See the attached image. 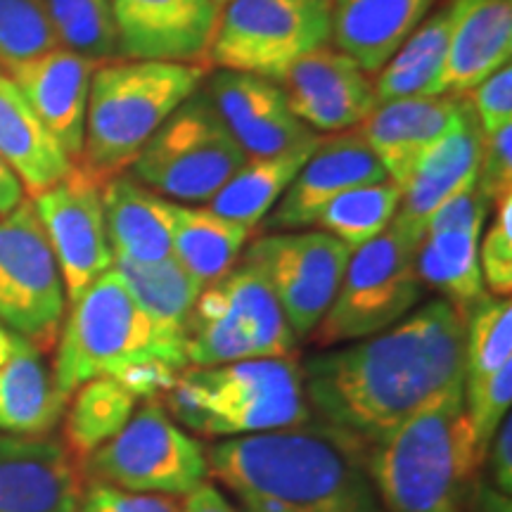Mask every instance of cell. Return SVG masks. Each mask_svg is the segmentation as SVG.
I'll return each instance as SVG.
<instances>
[{"mask_svg": "<svg viewBox=\"0 0 512 512\" xmlns=\"http://www.w3.org/2000/svg\"><path fill=\"white\" fill-rule=\"evenodd\" d=\"M313 418L377 444L422 408L465 392V311L422 304L392 328L302 363Z\"/></svg>", "mask_w": 512, "mask_h": 512, "instance_id": "cell-1", "label": "cell"}, {"mask_svg": "<svg viewBox=\"0 0 512 512\" xmlns=\"http://www.w3.org/2000/svg\"><path fill=\"white\" fill-rule=\"evenodd\" d=\"M209 475L242 508L266 512H382L370 446L311 418L302 425L221 439L207 451Z\"/></svg>", "mask_w": 512, "mask_h": 512, "instance_id": "cell-2", "label": "cell"}, {"mask_svg": "<svg viewBox=\"0 0 512 512\" xmlns=\"http://www.w3.org/2000/svg\"><path fill=\"white\" fill-rule=\"evenodd\" d=\"M185 368V337L152 318L110 268L72 302L57 337L53 380L67 401L95 377H112L138 399H162Z\"/></svg>", "mask_w": 512, "mask_h": 512, "instance_id": "cell-3", "label": "cell"}, {"mask_svg": "<svg viewBox=\"0 0 512 512\" xmlns=\"http://www.w3.org/2000/svg\"><path fill=\"white\" fill-rule=\"evenodd\" d=\"M482 467L465 392L422 408L370 446L382 512H470Z\"/></svg>", "mask_w": 512, "mask_h": 512, "instance_id": "cell-4", "label": "cell"}, {"mask_svg": "<svg viewBox=\"0 0 512 512\" xmlns=\"http://www.w3.org/2000/svg\"><path fill=\"white\" fill-rule=\"evenodd\" d=\"M164 408L188 432L211 439L283 430L311 418L302 366L292 356L185 368L164 392Z\"/></svg>", "mask_w": 512, "mask_h": 512, "instance_id": "cell-5", "label": "cell"}, {"mask_svg": "<svg viewBox=\"0 0 512 512\" xmlns=\"http://www.w3.org/2000/svg\"><path fill=\"white\" fill-rule=\"evenodd\" d=\"M204 74L207 67L195 62H100L88 91L79 162L105 181L121 174L157 128L197 93Z\"/></svg>", "mask_w": 512, "mask_h": 512, "instance_id": "cell-6", "label": "cell"}, {"mask_svg": "<svg viewBox=\"0 0 512 512\" xmlns=\"http://www.w3.org/2000/svg\"><path fill=\"white\" fill-rule=\"evenodd\" d=\"M297 335L259 268L242 259L219 283L202 287L185 328L188 366L292 356Z\"/></svg>", "mask_w": 512, "mask_h": 512, "instance_id": "cell-7", "label": "cell"}, {"mask_svg": "<svg viewBox=\"0 0 512 512\" xmlns=\"http://www.w3.org/2000/svg\"><path fill=\"white\" fill-rule=\"evenodd\" d=\"M420 240L394 223L351 252L339 290L330 309L309 332L311 344L332 349L392 328L406 318L422 299L415 252Z\"/></svg>", "mask_w": 512, "mask_h": 512, "instance_id": "cell-8", "label": "cell"}, {"mask_svg": "<svg viewBox=\"0 0 512 512\" xmlns=\"http://www.w3.org/2000/svg\"><path fill=\"white\" fill-rule=\"evenodd\" d=\"M209 95H190L133 159L131 176L174 202H209L247 162Z\"/></svg>", "mask_w": 512, "mask_h": 512, "instance_id": "cell-9", "label": "cell"}, {"mask_svg": "<svg viewBox=\"0 0 512 512\" xmlns=\"http://www.w3.org/2000/svg\"><path fill=\"white\" fill-rule=\"evenodd\" d=\"M83 477L140 494L188 496L209 479L207 451L157 399H145L110 441L83 460Z\"/></svg>", "mask_w": 512, "mask_h": 512, "instance_id": "cell-10", "label": "cell"}, {"mask_svg": "<svg viewBox=\"0 0 512 512\" xmlns=\"http://www.w3.org/2000/svg\"><path fill=\"white\" fill-rule=\"evenodd\" d=\"M332 0H230L219 10L207 60L278 81L294 60L330 43Z\"/></svg>", "mask_w": 512, "mask_h": 512, "instance_id": "cell-11", "label": "cell"}, {"mask_svg": "<svg viewBox=\"0 0 512 512\" xmlns=\"http://www.w3.org/2000/svg\"><path fill=\"white\" fill-rule=\"evenodd\" d=\"M67 292L34 204L0 216V328L46 354L57 344Z\"/></svg>", "mask_w": 512, "mask_h": 512, "instance_id": "cell-12", "label": "cell"}, {"mask_svg": "<svg viewBox=\"0 0 512 512\" xmlns=\"http://www.w3.org/2000/svg\"><path fill=\"white\" fill-rule=\"evenodd\" d=\"M349 256L323 230H287L252 242L245 261L264 273L294 335L309 337L335 299Z\"/></svg>", "mask_w": 512, "mask_h": 512, "instance_id": "cell-13", "label": "cell"}, {"mask_svg": "<svg viewBox=\"0 0 512 512\" xmlns=\"http://www.w3.org/2000/svg\"><path fill=\"white\" fill-rule=\"evenodd\" d=\"M102 185L105 178L93 174L81 162H72L60 181L31 195V204L60 268L69 304L114 264L102 207Z\"/></svg>", "mask_w": 512, "mask_h": 512, "instance_id": "cell-14", "label": "cell"}, {"mask_svg": "<svg viewBox=\"0 0 512 512\" xmlns=\"http://www.w3.org/2000/svg\"><path fill=\"white\" fill-rule=\"evenodd\" d=\"M275 83L311 131H349L377 105L373 76L330 43L294 60Z\"/></svg>", "mask_w": 512, "mask_h": 512, "instance_id": "cell-15", "label": "cell"}, {"mask_svg": "<svg viewBox=\"0 0 512 512\" xmlns=\"http://www.w3.org/2000/svg\"><path fill=\"white\" fill-rule=\"evenodd\" d=\"M382 181H387V174L356 128L323 136L290 188L271 209L266 230L287 233L316 226L323 209L342 192Z\"/></svg>", "mask_w": 512, "mask_h": 512, "instance_id": "cell-16", "label": "cell"}, {"mask_svg": "<svg viewBox=\"0 0 512 512\" xmlns=\"http://www.w3.org/2000/svg\"><path fill=\"white\" fill-rule=\"evenodd\" d=\"M112 19L117 55L126 60L202 64L219 5L214 0H112Z\"/></svg>", "mask_w": 512, "mask_h": 512, "instance_id": "cell-17", "label": "cell"}, {"mask_svg": "<svg viewBox=\"0 0 512 512\" xmlns=\"http://www.w3.org/2000/svg\"><path fill=\"white\" fill-rule=\"evenodd\" d=\"M98 64L62 46L24 60L0 62V69L27 98L31 110L72 162H79L83 152L88 91Z\"/></svg>", "mask_w": 512, "mask_h": 512, "instance_id": "cell-18", "label": "cell"}, {"mask_svg": "<svg viewBox=\"0 0 512 512\" xmlns=\"http://www.w3.org/2000/svg\"><path fill=\"white\" fill-rule=\"evenodd\" d=\"M204 93L247 157H273L318 138L292 112L283 88L264 76L219 69Z\"/></svg>", "mask_w": 512, "mask_h": 512, "instance_id": "cell-19", "label": "cell"}, {"mask_svg": "<svg viewBox=\"0 0 512 512\" xmlns=\"http://www.w3.org/2000/svg\"><path fill=\"white\" fill-rule=\"evenodd\" d=\"M482 140L484 131L467 98L456 124L430 150L422 152L411 176L401 185V204L392 221L394 226L422 240L434 211L477 183Z\"/></svg>", "mask_w": 512, "mask_h": 512, "instance_id": "cell-20", "label": "cell"}, {"mask_svg": "<svg viewBox=\"0 0 512 512\" xmlns=\"http://www.w3.org/2000/svg\"><path fill=\"white\" fill-rule=\"evenodd\" d=\"M83 475L53 439H0V512H76Z\"/></svg>", "mask_w": 512, "mask_h": 512, "instance_id": "cell-21", "label": "cell"}, {"mask_svg": "<svg viewBox=\"0 0 512 512\" xmlns=\"http://www.w3.org/2000/svg\"><path fill=\"white\" fill-rule=\"evenodd\" d=\"M465 100L467 95L439 93L380 102L356 131L373 150L389 181L401 188L422 152L456 124Z\"/></svg>", "mask_w": 512, "mask_h": 512, "instance_id": "cell-22", "label": "cell"}, {"mask_svg": "<svg viewBox=\"0 0 512 512\" xmlns=\"http://www.w3.org/2000/svg\"><path fill=\"white\" fill-rule=\"evenodd\" d=\"M67 408L55 389L53 370L29 339L0 328V430L15 437H41Z\"/></svg>", "mask_w": 512, "mask_h": 512, "instance_id": "cell-23", "label": "cell"}, {"mask_svg": "<svg viewBox=\"0 0 512 512\" xmlns=\"http://www.w3.org/2000/svg\"><path fill=\"white\" fill-rule=\"evenodd\" d=\"M437 0H332L330 46L373 76L418 29Z\"/></svg>", "mask_w": 512, "mask_h": 512, "instance_id": "cell-24", "label": "cell"}, {"mask_svg": "<svg viewBox=\"0 0 512 512\" xmlns=\"http://www.w3.org/2000/svg\"><path fill=\"white\" fill-rule=\"evenodd\" d=\"M512 57V0H458L441 93L467 95Z\"/></svg>", "mask_w": 512, "mask_h": 512, "instance_id": "cell-25", "label": "cell"}, {"mask_svg": "<svg viewBox=\"0 0 512 512\" xmlns=\"http://www.w3.org/2000/svg\"><path fill=\"white\" fill-rule=\"evenodd\" d=\"M102 207L114 254L133 261L174 256L176 202L121 171L102 185Z\"/></svg>", "mask_w": 512, "mask_h": 512, "instance_id": "cell-26", "label": "cell"}, {"mask_svg": "<svg viewBox=\"0 0 512 512\" xmlns=\"http://www.w3.org/2000/svg\"><path fill=\"white\" fill-rule=\"evenodd\" d=\"M0 159L29 195L50 188L67 174L72 159L8 76L0 74Z\"/></svg>", "mask_w": 512, "mask_h": 512, "instance_id": "cell-27", "label": "cell"}, {"mask_svg": "<svg viewBox=\"0 0 512 512\" xmlns=\"http://www.w3.org/2000/svg\"><path fill=\"white\" fill-rule=\"evenodd\" d=\"M456 15L458 0H448L430 19H422L418 29L396 50L392 60L377 72V105L399 98L441 93V74H444Z\"/></svg>", "mask_w": 512, "mask_h": 512, "instance_id": "cell-28", "label": "cell"}, {"mask_svg": "<svg viewBox=\"0 0 512 512\" xmlns=\"http://www.w3.org/2000/svg\"><path fill=\"white\" fill-rule=\"evenodd\" d=\"M252 228L209 207H181L174 216V259L202 287L219 283L238 264Z\"/></svg>", "mask_w": 512, "mask_h": 512, "instance_id": "cell-29", "label": "cell"}, {"mask_svg": "<svg viewBox=\"0 0 512 512\" xmlns=\"http://www.w3.org/2000/svg\"><path fill=\"white\" fill-rule=\"evenodd\" d=\"M320 138L323 136L273 157H249L233 178L211 197L209 209L254 230L285 195L294 176L318 147Z\"/></svg>", "mask_w": 512, "mask_h": 512, "instance_id": "cell-30", "label": "cell"}, {"mask_svg": "<svg viewBox=\"0 0 512 512\" xmlns=\"http://www.w3.org/2000/svg\"><path fill=\"white\" fill-rule=\"evenodd\" d=\"M479 240L475 230H427L415 252V271L422 287L467 311L486 292L479 268Z\"/></svg>", "mask_w": 512, "mask_h": 512, "instance_id": "cell-31", "label": "cell"}, {"mask_svg": "<svg viewBox=\"0 0 512 512\" xmlns=\"http://www.w3.org/2000/svg\"><path fill=\"white\" fill-rule=\"evenodd\" d=\"M67 403L64 448L81 465L126 425L136 411L138 396L112 377H95L83 382Z\"/></svg>", "mask_w": 512, "mask_h": 512, "instance_id": "cell-32", "label": "cell"}, {"mask_svg": "<svg viewBox=\"0 0 512 512\" xmlns=\"http://www.w3.org/2000/svg\"><path fill=\"white\" fill-rule=\"evenodd\" d=\"M114 271L121 275L136 302L185 337V328L200 297L202 285L197 283L174 256L162 261H133L114 254Z\"/></svg>", "mask_w": 512, "mask_h": 512, "instance_id": "cell-33", "label": "cell"}, {"mask_svg": "<svg viewBox=\"0 0 512 512\" xmlns=\"http://www.w3.org/2000/svg\"><path fill=\"white\" fill-rule=\"evenodd\" d=\"M399 204L401 188L389 178L382 183L358 185L332 200L316 226L354 252L392 226Z\"/></svg>", "mask_w": 512, "mask_h": 512, "instance_id": "cell-34", "label": "cell"}, {"mask_svg": "<svg viewBox=\"0 0 512 512\" xmlns=\"http://www.w3.org/2000/svg\"><path fill=\"white\" fill-rule=\"evenodd\" d=\"M512 363L510 297L484 292L465 311V387L486 382Z\"/></svg>", "mask_w": 512, "mask_h": 512, "instance_id": "cell-35", "label": "cell"}, {"mask_svg": "<svg viewBox=\"0 0 512 512\" xmlns=\"http://www.w3.org/2000/svg\"><path fill=\"white\" fill-rule=\"evenodd\" d=\"M57 43L74 53L107 62L117 55L112 0H41Z\"/></svg>", "mask_w": 512, "mask_h": 512, "instance_id": "cell-36", "label": "cell"}, {"mask_svg": "<svg viewBox=\"0 0 512 512\" xmlns=\"http://www.w3.org/2000/svg\"><path fill=\"white\" fill-rule=\"evenodd\" d=\"M60 46L41 0H0V62Z\"/></svg>", "mask_w": 512, "mask_h": 512, "instance_id": "cell-37", "label": "cell"}, {"mask_svg": "<svg viewBox=\"0 0 512 512\" xmlns=\"http://www.w3.org/2000/svg\"><path fill=\"white\" fill-rule=\"evenodd\" d=\"M512 403V363L503 366L498 373H494L486 382L472 384L465 387V408L470 415L472 432H475V448L477 458L486 460L489 453L491 439L505 415L510 413Z\"/></svg>", "mask_w": 512, "mask_h": 512, "instance_id": "cell-38", "label": "cell"}, {"mask_svg": "<svg viewBox=\"0 0 512 512\" xmlns=\"http://www.w3.org/2000/svg\"><path fill=\"white\" fill-rule=\"evenodd\" d=\"M491 226L479 240V268L489 294L510 297L512 290V195H505L496 204Z\"/></svg>", "mask_w": 512, "mask_h": 512, "instance_id": "cell-39", "label": "cell"}, {"mask_svg": "<svg viewBox=\"0 0 512 512\" xmlns=\"http://www.w3.org/2000/svg\"><path fill=\"white\" fill-rule=\"evenodd\" d=\"M76 512H183V498L169 494H140L117 486L88 482Z\"/></svg>", "mask_w": 512, "mask_h": 512, "instance_id": "cell-40", "label": "cell"}, {"mask_svg": "<svg viewBox=\"0 0 512 512\" xmlns=\"http://www.w3.org/2000/svg\"><path fill=\"white\" fill-rule=\"evenodd\" d=\"M477 185L491 204L512 195V124L484 136Z\"/></svg>", "mask_w": 512, "mask_h": 512, "instance_id": "cell-41", "label": "cell"}, {"mask_svg": "<svg viewBox=\"0 0 512 512\" xmlns=\"http://www.w3.org/2000/svg\"><path fill=\"white\" fill-rule=\"evenodd\" d=\"M472 110L477 114L484 136L512 124V67L496 69L470 91Z\"/></svg>", "mask_w": 512, "mask_h": 512, "instance_id": "cell-42", "label": "cell"}, {"mask_svg": "<svg viewBox=\"0 0 512 512\" xmlns=\"http://www.w3.org/2000/svg\"><path fill=\"white\" fill-rule=\"evenodd\" d=\"M491 456V479H494V489L501 494H512V418L510 413L505 415L501 427H498L494 439H491L489 453Z\"/></svg>", "mask_w": 512, "mask_h": 512, "instance_id": "cell-43", "label": "cell"}, {"mask_svg": "<svg viewBox=\"0 0 512 512\" xmlns=\"http://www.w3.org/2000/svg\"><path fill=\"white\" fill-rule=\"evenodd\" d=\"M183 512H242L230 503V498L223 491L216 489L214 484L204 482L183 496Z\"/></svg>", "mask_w": 512, "mask_h": 512, "instance_id": "cell-44", "label": "cell"}, {"mask_svg": "<svg viewBox=\"0 0 512 512\" xmlns=\"http://www.w3.org/2000/svg\"><path fill=\"white\" fill-rule=\"evenodd\" d=\"M470 512H512L510 496L496 491L491 484H484L482 479L475 484V494H472Z\"/></svg>", "mask_w": 512, "mask_h": 512, "instance_id": "cell-45", "label": "cell"}, {"mask_svg": "<svg viewBox=\"0 0 512 512\" xmlns=\"http://www.w3.org/2000/svg\"><path fill=\"white\" fill-rule=\"evenodd\" d=\"M19 202H24V188L10 166L0 159V216L10 214Z\"/></svg>", "mask_w": 512, "mask_h": 512, "instance_id": "cell-46", "label": "cell"}, {"mask_svg": "<svg viewBox=\"0 0 512 512\" xmlns=\"http://www.w3.org/2000/svg\"><path fill=\"white\" fill-rule=\"evenodd\" d=\"M214 3H216V5H219V10H221V8H223V5H228V3H230V0H214Z\"/></svg>", "mask_w": 512, "mask_h": 512, "instance_id": "cell-47", "label": "cell"}, {"mask_svg": "<svg viewBox=\"0 0 512 512\" xmlns=\"http://www.w3.org/2000/svg\"><path fill=\"white\" fill-rule=\"evenodd\" d=\"M242 512H266V510H256V508H245Z\"/></svg>", "mask_w": 512, "mask_h": 512, "instance_id": "cell-48", "label": "cell"}, {"mask_svg": "<svg viewBox=\"0 0 512 512\" xmlns=\"http://www.w3.org/2000/svg\"><path fill=\"white\" fill-rule=\"evenodd\" d=\"M0 74H3V69H0Z\"/></svg>", "mask_w": 512, "mask_h": 512, "instance_id": "cell-49", "label": "cell"}]
</instances>
